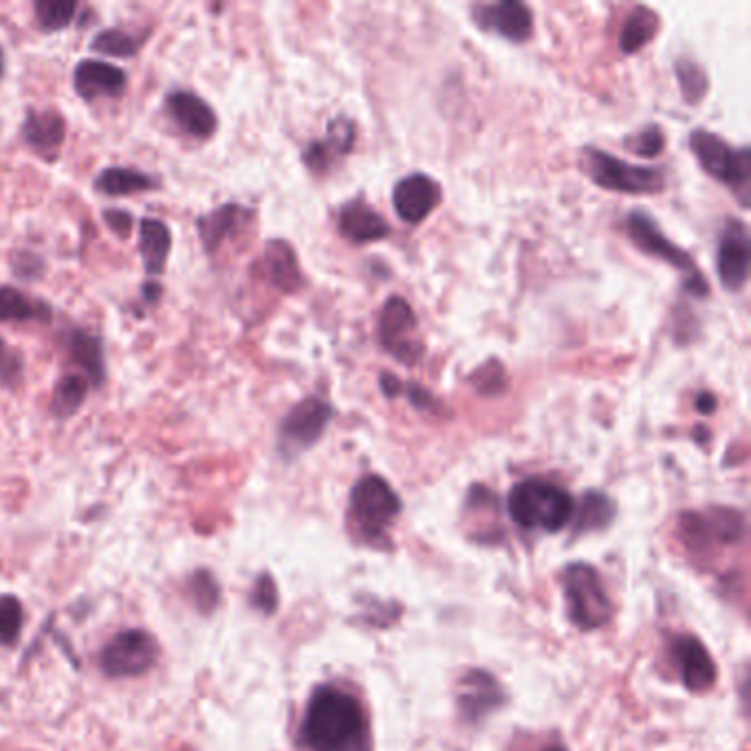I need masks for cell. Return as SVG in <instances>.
<instances>
[{
  "instance_id": "cell-15",
  "label": "cell",
  "mask_w": 751,
  "mask_h": 751,
  "mask_svg": "<svg viewBox=\"0 0 751 751\" xmlns=\"http://www.w3.org/2000/svg\"><path fill=\"white\" fill-rule=\"evenodd\" d=\"M749 276V237L742 221H729L718 245V278L725 289L738 291Z\"/></svg>"
},
{
  "instance_id": "cell-42",
  "label": "cell",
  "mask_w": 751,
  "mask_h": 751,
  "mask_svg": "<svg viewBox=\"0 0 751 751\" xmlns=\"http://www.w3.org/2000/svg\"><path fill=\"white\" fill-rule=\"evenodd\" d=\"M104 221L120 239H129L133 232V217L126 209H104Z\"/></svg>"
},
{
  "instance_id": "cell-6",
  "label": "cell",
  "mask_w": 751,
  "mask_h": 751,
  "mask_svg": "<svg viewBox=\"0 0 751 751\" xmlns=\"http://www.w3.org/2000/svg\"><path fill=\"white\" fill-rule=\"evenodd\" d=\"M569 617L580 630L602 628L610 619V597L599 573L589 565H571L562 573Z\"/></svg>"
},
{
  "instance_id": "cell-36",
  "label": "cell",
  "mask_w": 751,
  "mask_h": 751,
  "mask_svg": "<svg viewBox=\"0 0 751 751\" xmlns=\"http://www.w3.org/2000/svg\"><path fill=\"white\" fill-rule=\"evenodd\" d=\"M353 142H355V126L351 120L347 118H336L331 124H329V131H327V140H322V144H325L329 148V153L336 157V155H347L351 153L353 148Z\"/></svg>"
},
{
  "instance_id": "cell-10",
  "label": "cell",
  "mask_w": 751,
  "mask_h": 751,
  "mask_svg": "<svg viewBox=\"0 0 751 751\" xmlns=\"http://www.w3.org/2000/svg\"><path fill=\"white\" fill-rule=\"evenodd\" d=\"M744 529L742 516L734 509H710L705 513L692 511L683 513L679 520V531L686 545L697 552H705L710 547L734 545L740 541Z\"/></svg>"
},
{
  "instance_id": "cell-39",
  "label": "cell",
  "mask_w": 751,
  "mask_h": 751,
  "mask_svg": "<svg viewBox=\"0 0 751 751\" xmlns=\"http://www.w3.org/2000/svg\"><path fill=\"white\" fill-rule=\"evenodd\" d=\"M472 384L476 386V390H479L481 395H489V397H492V395H500V392L505 390V384H507L505 371H502L500 364L494 362V371H489L487 366L479 368V371L474 373V377H472Z\"/></svg>"
},
{
  "instance_id": "cell-44",
  "label": "cell",
  "mask_w": 751,
  "mask_h": 751,
  "mask_svg": "<svg viewBox=\"0 0 751 751\" xmlns=\"http://www.w3.org/2000/svg\"><path fill=\"white\" fill-rule=\"evenodd\" d=\"M379 386H381V392H384L386 397H390V399L397 397V395L403 390V388H401L403 384H401L395 375H388V373H384V375L379 377Z\"/></svg>"
},
{
  "instance_id": "cell-16",
  "label": "cell",
  "mask_w": 751,
  "mask_h": 751,
  "mask_svg": "<svg viewBox=\"0 0 751 751\" xmlns=\"http://www.w3.org/2000/svg\"><path fill=\"white\" fill-rule=\"evenodd\" d=\"M66 137V122L56 109H29L23 122L25 144L45 161H58Z\"/></svg>"
},
{
  "instance_id": "cell-40",
  "label": "cell",
  "mask_w": 751,
  "mask_h": 751,
  "mask_svg": "<svg viewBox=\"0 0 751 751\" xmlns=\"http://www.w3.org/2000/svg\"><path fill=\"white\" fill-rule=\"evenodd\" d=\"M252 604L263 610L265 615H271L278 606V593H276V584L271 580V576H261L254 584V593H252Z\"/></svg>"
},
{
  "instance_id": "cell-20",
  "label": "cell",
  "mask_w": 751,
  "mask_h": 751,
  "mask_svg": "<svg viewBox=\"0 0 751 751\" xmlns=\"http://www.w3.org/2000/svg\"><path fill=\"white\" fill-rule=\"evenodd\" d=\"M250 217H252V211L237 205V203L221 205L217 209H211L209 214H203V217H198L196 219V232H198V239H201L205 252L207 254L219 252L221 245L232 234H237Z\"/></svg>"
},
{
  "instance_id": "cell-22",
  "label": "cell",
  "mask_w": 751,
  "mask_h": 751,
  "mask_svg": "<svg viewBox=\"0 0 751 751\" xmlns=\"http://www.w3.org/2000/svg\"><path fill=\"white\" fill-rule=\"evenodd\" d=\"M267 280L282 293H295L302 287V271L293 247L287 241H269L263 256Z\"/></svg>"
},
{
  "instance_id": "cell-12",
  "label": "cell",
  "mask_w": 751,
  "mask_h": 751,
  "mask_svg": "<svg viewBox=\"0 0 751 751\" xmlns=\"http://www.w3.org/2000/svg\"><path fill=\"white\" fill-rule=\"evenodd\" d=\"M441 201V187L427 174H408L395 185L392 205L397 217L408 226H419L425 221Z\"/></svg>"
},
{
  "instance_id": "cell-46",
  "label": "cell",
  "mask_w": 751,
  "mask_h": 751,
  "mask_svg": "<svg viewBox=\"0 0 751 751\" xmlns=\"http://www.w3.org/2000/svg\"><path fill=\"white\" fill-rule=\"evenodd\" d=\"M5 75V53H3V47H0V80H3Z\"/></svg>"
},
{
  "instance_id": "cell-33",
  "label": "cell",
  "mask_w": 751,
  "mask_h": 751,
  "mask_svg": "<svg viewBox=\"0 0 751 751\" xmlns=\"http://www.w3.org/2000/svg\"><path fill=\"white\" fill-rule=\"evenodd\" d=\"M677 80L683 90V97L688 104H699L710 88V80L694 60H679L677 62Z\"/></svg>"
},
{
  "instance_id": "cell-5",
  "label": "cell",
  "mask_w": 751,
  "mask_h": 751,
  "mask_svg": "<svg viewBox=\"0 0 751 751\" xmlns=\"http://www.w3.org/2000/svg\"><path fill=\"white\" fill-rule=\"evenodd\" d=\"M582 163L591 181L602 190L623 194H657L666 187L662 170L621 161L615 155L597 148H586Z\"/></svg>"
},
{
  "instance_id": "cell-14",
  "label": "cell",
  "mask_w": 751,
  "mask_h": 751,
  "mask_svg": "<svg viewBox=\"0 0 751 751\" xmlns=\"http://www.w3.org/2000/svg\"><path fill=\"white\" fill-rule=\"evenodd\" d=\"M73 86L84 101H95L101 97H122L126 93L129 77L111 62L88 58L75 66Z\"/></svg>"
},
{
  "instance_id": "cell-9",
  "label": "cell",
  "mask_w": 751,
  "mask_h": 751,
  "mask_svg": "<svg viewBox=\"0 0 751 751\" xmlns=\"http://www.w3.org/2000/svg\"><path fill=\"white\" fill-rule=\"evenodd\" d=\"M159 659V646L157 639L148 634L146 630H124L116 634L109 643H106L99 666L101 673L111 679H124V677H142L146 675Z\"/></svg>"
},
{
  "instance_id": "cell-38",
  "label": "cell",
  "mask_w": 751,
  "mask_h": 751,
  "mask_svg": "<svg viewBox=\"0 0 751 751\" xmlns=\"http://www.w3.org/2000/svg\"><path fill=\"white\" fill-rule=\"evenodd\" d=\"M12 271L21 280H36L45 274V261L34 252L19 250L12 254Z\"/></svg>"
},
{
  "instance_id": "cell-11",
  "label": "cell",
  "mask_w": 751,
  "mask_h": 751,
  "mask_svg": "<svg viewBox=\"0 0 751 751\" xmlns=\"http://www.w3.org/2000/svg\"><path fill=\"white\" fill-rule=\"evenodd\" d=\"M416 315L403 298H388L379 315V338L384 349L401 364H414L421 358V344L414 338Z\"/></svg>"
},
{
  "instance_id": "cell-43",
  "label": "cell",
  "mask_w": 751,
  "mask_h": 751,
  "mask_svg": "<svg viewBox=\"0 0 751 751\" xmlns=\"http://www.w3.org/2000/svg\"><path fill=\"white\" fill-rule=\"evenodd\" d=\"M408 399L412 401V405H416V408H433V403H435V399H433V395L431 392H425L421 386H408Z\"/></svg>"
},
{
  "instance_id": "cell-13",
  "label": "cell",
  "mask_w": 751,
  "mask_h": 751,
  "mask_svg": "<svg viewBox=\"0 0 751 751\" xmlns=\"http://www.w3.org/2000/svg\"><path fill=\"white\" fill-rule=\"evenodd\" d=\"M166 113L192 140H209L219 129V118L211 106L201 95L190 90L168 93Z\"/></svg>"
},
{
  "instance_id": "cell-17",
  "label": "cell",
  "mask_w": 751,
  "mask_h": 751,
  "mask_svg": "<svg viewBox=\"0 0 751 751\" xmlns=\"http://www.w3.org/2000/svg\"><path fill=\"white\" fill-rule=\"evenodd\" d=\"M459 707L472 723L481 720L489 712L502 705L505 692L500 683L485 670H472L459 681Z\"/></svg>"
},
{
  "instance_id": "cell-32",
  "label": "cell",
  "mask_w": 751,
  "mask_h": 751,
  "mask_svg": "<svg viewBox=\"0 0 751 751\" xmlns=\"http://www.w3.org/2000/svg\"><path fill=\"white\" fill-rule=\"evenodd\" d=\"M187 595L192 604L196 606V610L207 615L211 610H217L219 599H221V589H219L217 578L203 569V571H194L192 578L187 580Z\"/></svg>"
},
{
  "instance_id": "cell-18",
  "label": "cell",
  "mask_w": 751,
  "mask_h": 751,
  "mask_svg": "<svg viewBox=\"0 0 751 751\" xmlns=\"http://www.w3.org/2000/svg\"><path fill=\"white\" fill-rule=\"evenodd\" d=\"M681 681L690 692H705L716 681V666L703 643L694 637H679L673 646Z\"/></svg>"
},
{
  "instance_id": "cell-41",
  "label": "cell",
  "mask_w": 751,
  "mask_h": 751,
  "mask_svg": "<svg viewBox=\"0 0 751 751\" xmlns=\"http://www.w3.org/2000/svg\"><path fill=\"white\" fill-rule=\"evenodd\" d=\"M302 159H304V163H306L308 170H313V172H317V174H325V172L329 170V166H331L334 155L329 153V148H327L325 144H322V142H313V144L306 146Z\"/></svg>"
},
{
  "instance_id": "cell-34",
  "label": "cell",
  "mask_w": 751,
  "mask_h": 751,
  "mask_svg": "<svg viewBox=\"0 0 751 751\" xmlns=\"http://www.w3.org/2000/svg\"><path fill=\"white\" fill-rule=\"evenodd\" d=\"M23 630V604L14 595L0 597V643L12 646Z\"/></svg>"
},
{
  "instance_id": "cell-37",
  "label": "cell",
  "mask_w": 751,
  "mask_h": 751,
  "mask_svg": "<svg viewBox=\"0 0 751 751\" xmlns=\"http://www.w3.org/2000/svg\"><path fill=\"white\" fill-rule=\"evenodd\" d=\"M666 146V140H664V133L659 131V126H649V129H643L637 137H630L626 142V148H630L634 155L639 157H657Z\"/></svg>"
},
{
  "instance_id": "cell-35",
  "label": "cell",
  "mask_w": 751,
  "mask_h": 751,
  "mask_svg": "<svg viewBox=\"0 0 751 751\" xmlns=\"http://www.w3.org/2000/svg\"><path fill=\"white\" fill-rule=\"evenodd\" d=\"M25 377V358L19 349L0 340V384L10 390H16Z\"/></svg>"
},
{
  "instance_id": "cell-45",
  "label": "cell",
  "mask_w": 751,
  "mask_h": 751,
  "mask_svg": "<svg viewBox=\"0 0 751 751\" xmlns=\"http://www.w3.org/2000/svg\"><path fill=\"white\" fill-rule=\"evenodd\" d=\"M697 410L701 414H712L716 410V397L712 392H701L697 399Z\"/></svg>"
},
{
  "instance_id": "cell-23",
  "label": "cell",
  "mask_w": 751,
  "mask_h": 751,
  "mask_svg": "<svg viewBox=\"0 0 751 751\" xmlns=\"http://www.w3.org/2000/svg\"><path fill=\"white\" fill-rule=\"evenodd\" d=\"M66 349L75 366H80L90 386L99 388L106 381V362H104V344L97 336L84 329H71L66 334Z\"/></svg>"
},
{
  "instance_id": "cell-31",
  "label": "cell",
  "mask_w": 751,
  "mask_h": 751,
  "mask_svg": "<svg viewBox=\"0 0 751 751\" xmlns=\"http://www.w3.org/2000/svg\"><path fill=\"white\" fill-rule=\"evenodd\" d=\"M34 14L43 32H62L73 25L77 3H71V0H38L34 5Z\"/></svg>"
},
{
  "instance_id": "cell-21",
  "label": "cell",
  "mask_w": 751,
  "mask_h": 751,
  "mask_svg": "<svg viewBox=\"0 0 751 751\" xmlns=\"http://www.w3.org/2000/svg\"><path fill=\"white\" fill-rule=\"evenodd\" d=\"M340 232L355 245L373 243L388 237V223L364 201L353 198L340 211Z\"/></svg>"
},
{
  "instance_id": "cell-3",
  "label": "cell",
  "mask_w": 751,
  "mask_h": 751,
  "mask_svg": "<svg viewBox=\"0 0 751 751\" xmlns=\"http://www.w3.org/2000/svg\"><path fill=\"white\" fill-rule=\"evenodd\" d=\"M401 511V500L381 476H364L351 494V520L366 543L386 541L388 526Z\"/></svg>"
},
{
  "instance_id": "cell-27",
  "label": "cell",
  "mask_w": 751,
  "mask_h": 751,
  "mask_svg": "<svg viewBox=\"0 0 751 751\" xmlns=\"http://www.w3.org/2000/svg\"><path fill=\"white\" fill-rule=\"evenodd\" d=\"M659 32V16L651 8H634L619 36V49L623 53H637L643 45H649Z\"/></svg>"
},
{
  "instance_id": "cell-24",
  "label": "cell",
  "mask_w": 751,
  "mask_h": 751,
  "mask_svg": "<svg viewBox=\"0 0 751 751\" xmlns=\"http://www.w3.org/2000/svg\"><path fill=\"white\" fill-rule=\"evenodd\" d=\"M172 252L170 228L159 219H144L140 226V254L144 269L150 278L166 271L168 258Z\"/></svg>"
},
{
  "instance_id": "cell-7",
  "label": "cell",
  "mask_w": 751,
  "mask_h": 751,
  "mask_svg": "<svg viewBox=\"0 0 751 751\" xmlns=\"http://www.w3.org/2000/svg\"><path fill=\"white\" fill-rule=\"evenodd\" d=\"M690 148L707 174L727 183L740 194L742 205H747L751 157L747 148H731L718 135L707 131H694L690 135Z\"/></svg>"
},
{
  "instance_id": "cell-28",
  "label": "cell",
  "mask_w": 751,
  "mask_h": 751,
  "mask_svg": "<svg viewBox=\"0 0 751 751\" xmlns=\"http://www.w3.org/2000/svg\"><path fill=\"white\" fill-rule=\"evenodd\" d=\"M90 384L84 375H64L56 388H53V397L49 403V410L56 419H71L73 414L80 412V408L84 405L86 397H88Z\"/></svg>"
},
{
  "instance_id": "cell-2",
  "label": "cell",
  "mask_w": 751,
  "mask_h": 751,
  "mask_svg": "<svg viewBox=\"0 0 751 751\" xmlns=\"http://www.w3.org/2000/svg\"><path fill=\"white\" fill-rule=\"evenodd\" d=\"M507 509L511 520L522 529H543L556 533L569 524L576 511L573 496L541 479H526L509 492Z\"/></svg>"
},
{
  "instance_id": "cell-26",
  "label": "cell",
  "mask_w": 751,
  "mask_h": 751,
  "mask_svg": "<svg viewBox=\"0 0 751 751\" xmlns=\"http://www.w3.org/2000/svg\"><path fill=\"white\" fill-rule=\"evenodd\" d=\"M53 308L43 300H32L16 287H0V322H49Z\"/></svg>"
},
{
  "instance_id": "cell-8",
  "label": "cell",
  "mask_w": 751,
  "mask_h": 751,
  "mask_svg": "<svg viewBox=\"0 0 751 751\" xmlns=\"http://www.w3.org/2000/svg\"><path fill=\"white\" fill-rule=\"evenodd\" d=\"M334 416L331 403L319 397H306L295 403L280 423L278 450L284 459H295L298 455L313 448L319 437L325 435Z\"/></svg>"
},
{
  "instance_id": "cell-25",
  "label": "cell",
  "mask_w": 751,
  "mask_h": 751,
  "mask_svg": "<svg viewBox=\"0 0 751 751\" xmlns=\"http://www.w3.org/2000/svg\"><path fill=\"white\" fill-rule=\"evenodd\" d=\"M93 187L104 196H133L137 192L159 190L161 181L135 168H106L95 177Z\"/></svg>"
},
{
  "instance_id": "cell-47",
  "label": "cell",
  "mask_w": 751,
  "mask_h": 751,
  "mask_svg": "<svg viewBox=\"0 0 751 751\" xmlns=\"http://www.w3.org/2000/svg\"><path fill=\"white\" fill-rule=\"evenodd\" d=\"M545 751H565L562 747H549V749H545Z\"/></svg>"
},
{
  "instance_id": "cell-29",
  "label": "cell",
  "mask_w": 751,
  "mask_h": 751,
  "mask_svg": "<svg viewBox=\"0 0 751 751\" xmlns=\"http://www.w3.org/2000/svg\"><path fill=\"white\" fill-rule=\"evenodd\" d=\"M615 516V505L608 496L599 494V492H589L582 498L580 505V513H578V524H576V533H589V531H602L604 526L610 524Z\"/></svg>"
},
{
  "instance_id": "cell-1",
  "label": "cell",
  "mask_w": 751,
  "mask_h": 751,
  "mask_svg": "<svg viewBox=\"0 0 751 751\" xmlns=\"http://www.w3.org/2000/svg\"><path fill=\"white\" fill-rule=\"evenodd\" d=\"M366 736L355 697L329 686L313 692L302 720V740L311 751H366Z\"/></svg>"
},
{
  "instance_id": "cell-19",
  "label": "cell",
  "mask_w": 751,
  "mask_h": 751,
  "mask_svg": "<svg viewBox=\"0 0 751 751\" xmlns=\"http://www.w3.org/2000/svg\"><path fill=\"white\" fill-rule=\"evenodd\" d=\"M476 21L483 29H492L511 43H524L533 32L531 10L516 0H502L498 5L476 10Z\"/></svg>"
},
{
  "instance_id": "cell-30",
  "label": "cell",
  "mask_w": 751,
  "mask_h": 751,
  "mask_svg": "<svg viewBox=\"0 0 751 751\" xmlns=\"http://www.w3.org/2000/svg\"><path fill=\"white\" fill-rule=\"evenodd\" d=\"M144 40L122 29H104L90 40V51L109 58H135Z\"/></svg>"
},
{
  "instance_id": "cell-4",
  "label": "cell",
  "mask_w": 751,
  "mask_h": 751,
  "mask_svg": "<svg viewBox=\"0 0 751 751\" xmlns=\"http://www.w3.org/2000/svg\"><path fill=\"white\" fill-rule=\"evenodd\" d=\"M626 232L630 237V241L643 252L653 258L666 261L670 267H675L677 271H681L683 278V289L686 293L694 295V298H705L710 293V284L705 280V276L697 269V265L692 263V258L677 247L675 243H670L659 226L649 217L643 209H634L630 217L626 219Z\"/></svg>"
}]
</instances>
